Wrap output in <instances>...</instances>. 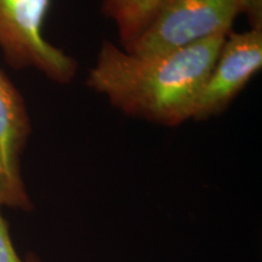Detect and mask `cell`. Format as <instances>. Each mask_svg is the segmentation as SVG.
Returning <instances> with one entry per match:
<instances>
[{"label":"cell","instance_id":"cell-6","mask_svg":"<svg viewBox=\"0 0 262 262\" xmlns=\"http://www.w3.org/2000/svg\"><path fill=\"white\" fill-rule=\"evenodd\" d=\"M164 0H103L102 12L116 24L123 48L135 39Z\"/></svg>","mask_w":262,"mask_h":262},{"label":"cell","instance_id":"cell-5","mask_svg":"<svg viewBox=\"0 0 262 262\" xmlns=\"http://www.w3.org/2000/svg\"><path fill=\"white\" fill-rule=\"evenodd\" d=\"M31 133L24 97L0 68V202L25 211L33 209L21 175V156Z\"/></svg>","mask_w":262,"mask_h":262},{"label":"cell","instance_id":"cell-7","mask_svg":"<svg viewBox=\"0 0 262 262\" xmlns=\"http://www.w3.org/2000/svg\"><path fill=\"white\" fill-rule=\"evenodd\" d=\"M2 202H0V262H24L16 253L8 224L2 214Z\"/></svg>","mask_w":262,"mask_h":262},{"label":"cell","instance_id":"cell-4","mask_svg":"<svg viewBox=\"0 0 262 262\" xmlns=\"http://www.w3.org/2000/svg\"><path fill=\"white\" fill-rule=\"evenodd\" d=\"M262 67V29L231 32L193 106V120L221 114Z\"/></svg>","mask_w":262,"mask_h":262},{"label":"cell","instance_id":"cell-8","mask_svg":"<svg viewBox=\"0 0 262 262\" xmlns=\"http://www.w3.org/2000/svg\"><path fill=\"white\" fill-rule=\"evenodd\" d=\"M27 262H40V261H39L37 257H34V256H29V257H28V260H27Z\"/></svg>","mask_w":262,"mask_h":262},{"label":"cell","instance_id":"cell-1","mask_svg":"<svg viewBox=\"0 0 262 262\" xmlns=\"http://www.w3.org/2000/svg\"><path fill=\"white\" fill-rule=\"evenodd\" d=\"M227 35L137 56L104 41L86 85L129 116L166 126L191 119L194 102Z\"/></svg>","mask_w":262,"mask_h":262},{"label":"cell","instance_id":"cell-3","mask_svg":"<svg viewBox=\"0 0 262 262\" xmlns=\"http://www.w3.org/2000/svg\"><path fill=\"white\" fill-rule=\"evenodd\" d=\"M51 0H0V50L16 70L34 68L58 84H68L78 63L44 38Z\"/></svg>","mask_w":262,"mask_h":262},{"label":"cell","instance_id":"cell-2","mask_svg":"<svg viewBox=\"0 0 262 262\" xmlns=\"http://www.w3.org/2000/svg\"><path fill=\"white\" fill-rule=\"evenodd\" d=\"M243 14L251 29H262V0H164L143 31L123 50L150 56L228 35L234 19Z\"/></svg>","mask_w":262,"mask_h":262}]
</instances>
